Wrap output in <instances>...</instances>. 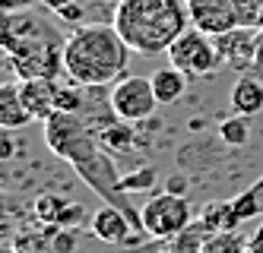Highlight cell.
Returning <instances> with one entry per match:
<instances>
[{"mask_svg":"<svg viewBox=\"0 0 263 253\" xmlns=\"http://www.w3.org/2000/svg\"><path fill=\"white\" fill-rule=\"evenodd\" d=\"M45 146L58 155L61 162H67L73 171H77V178L96 193L102 203L124 209L130 216V222L143 231L140 209L130 206L127 193L121 190L124 174L115 165V155L102 146L99 133L92 130V124L86 118H80V114H67V111L51 114V118L45 121Z\"/></svg>","mask_w":263,"mask_h":253,"instance_id":"1","label":"cell"},{"mask_svg":"<svg viewBox=\"0 0 263 253\" xmlns=\"http://www.w3.org/2000/svg\"><path fill=\"white\" fill-rule=\"evenodd\" d=\"M0 45H4L7 61L20 80H58V73L64 70L67 38L39 10L4 13Z\"/></svg>","mask_w":263,"mask_h":253,"instance_id":"2","label":"cell"},{"mask_svg":"<svg viewBox=\"0 0 263 253\" xmlns=\"http://www.w3.org/2000/svg\"><path fill=\"white\" fill-rule=\"evenodd\" d=\"M130 48L115 26H77L64 45V73L70 83L105 89L127 76Z\"/></svg>","mask_w":263,"mask_h":253,"instance_id":"3","label":"cell"},{"mask_svg":"<svg viewBox=\"0 0 263 253\" xmlns=\"http://www.w3.org/2000/svg\"><path fill=\"white\" fill-rule=\"evenodd\" d=\"M111 26L130 51L143 57L168 54L178 38L194 26L187 0H118Z\"/></svg>","mask_w":263,"mask_h":253,"instance_id":"4","label":"cell"},{"mask_svg":"<svg viewBox=\"0 0 263 253\" xmlns=\"http://www.w3.org/2000/svg\"><path fill=\"white\" fill-rule=\"evenodd\" d=\"M168 61L187 80H203V76H213L219 67H225L216 35H206L203 29H194V26L168 48Z\"/></svg>","mask_w":263,"mask_h":253,"instance_id":"5","label":"cell"},{"mask_svg":"<svg viewBox=\"0 0 263 253\" xmlns=\"http://www.w3.org/2000/svg\"><path fill=\"white\" fill-rule=\"evenodd\" d=\"M140 219H143V235L146 238L172 241V238H181L184 231L191 228L194 212H191L187 197H178V193L162 190L159 197H153L149 203H143Z\"/></svg>","mask_w":263,"mask_h":253,"instance_id":"6","label":"cell"},{"mask_svg":"<svg viewBox=\"0 0 263 253\" xmlns=\"http://www.w3.org/2000/svg\"><path fill=\"white\" fill-rule=\"evenodd\" d=\"M108 105H111V114H118V121L143 124L153 118L162 102H159L149 76H124V80H118L111 86Z\"/></svg>","mask_w":263,"mask_h":253,"instance_id":"7","label":"cell"},{"mask_svg":"<svg viewBox=\"0 0 263 253\" xmlns=\"http://www.w3.org/2000/svg\"><path fill=\"white\" fill-rule=\"evenodd\" d=\"M187 7H191L194 29H203L206 35H222L241 26L235 0H187Z\"/></svg>","mask_w":263,"mask_h":253,"instance_id":"8","label":"cell"},{"mask_svg":"<svg viewBox=\"0 0 263 253\" xmlns=\"http://www.w3.org/2000/svg\"><path fill=\"white\" fill-rule=\"evenodd\" d=\"M257 32L260 29H248V26H235L232 32L216 35V45L222 51V61L235 67L238 73H248L254 67L257 57Z\"/></svg>","mask_w":263,"mask_h":253,"instance_id":"9","label":"cell"},{"mask_svg":"<svg viewBox=\"0 0 263 253\" xmlns=\"http://www.w3.org/2000/svg\"><path fill=\"white\" fill-rule=\"evenodd\" d=\"M89 228H92V235L99 241H105V244H134V235H130V231H137V225L130 222V216L124 209L108 206V203L92 216Z\"/></svg>","mask_w":263,"mask_h":253,"instance_id":"10","label":"cell"},{"mask_svg":"<svg viewBox=\"0 0 263 253\" xmlns=\"http://www.w3.org/2000/svg\"><path fill=\"white\" fill-rule=\"evenodd\" d=\"M23 105L32 114V121H48L58 114V80H20Z\"/></svg>","mask_w":263,"mask_h":253,"instance_id":"11","label":"cell"},{"mask_svg":"<svg viewBox=\"0 0 263 253\" xmlns=\"http://www.w3.org/2000/svg\"><path fill=\"white\" fill-rule=\"evenodd\" d=\"M32 212H35V219H39L42 225H48V228H73L83 219V206L58 197V193H45V197H39L35 206H32Z\"/></svg>","mask_w":263,"mask_h":253,"instance_id":"12","label":"cell"},{"mask_svg":"<svg viewBox=\"0 0 263 253\" xmlns=\"http://www.w3.org/2000/svg\"><path fill=\"white\" fill-rule=\"evenodd\" d=\"M232 111L235 114H244V118H254V114L263 111V83L257 80V76H238L235 86H232Z\"/></svg>","mask_w":263,"mask_h":253,"instance_id":"13","label":"cell"},{"mask_svg":"<svg viewBox=\"0 0 263 253\" xmlns=\"http://www.w3.org/2000/svg\"><path fill=\"white\" fill-rule=\"evenodd\" d=\"M29 124H32V114L23 105L20 86L7 83L4 89H0V127L10 133V130H20V127H29Z\"/></svg>","mask_w":263,"mask_h":253,"instance_id":"14","label":"cell"},{"mask_svg":"<svg viewBox=\"0 0 263 253\" xmlns=\"http://www.w3.org/2000/svg\"><path fill=\"white\" fill-rule=\"evenodd\" d=\"M149 80H153V89H156L162 105L181 102L184 92H187V76L181 70H175V67H162V70H156L153 76H149Z\"/></svg>","mask_w":263,"mask_h":253,"instance_id":"15","label":"cell"},{"mask_svg":"<svg viewBox=\"0 0 263 253\" xmlns=\"http://www.w3.org/2000/svg\"><path fill=\"white\" fill-rule=\"evenodd\" d=\"M200 225L206 231H232V228H238L241 219L235 212V200L232 203H210L206 212H203V219H200Z\"/></svg>","mask_w":263,"mask_h":253,"instance_id":"16","label":"cell"},{"mask_svg":"<svg viewBox=\"0 0 263 253\" xmlns=\"http://www.w3.org/2000/svg\"><path fill=\"white\" fill-rule=\"evenodd\" d=\"M102 146L111 152V155H121V152H130L134 149V127H130L127 121H115L111 127H105L99 133Z\"/></svg>","mask_w":263,"mask_h":253,"instance_id":"17","label":"cell"},{"mask_svg":"<svg viewBox=\"0 0 263 253\" xmlns=\"http://www.w3.org/2000/svg\"><path fill=\"white\" fill-rule=\"evenodd\" d=\"M251 241H244L238 231H213L210 238L200 244V253H244Z\"/></svg>","mask_w":263,"mask_h":253,"instance_id":"18","label":"cell"},{"mask_svg":"<svg viewBox=\"0 0 263 253\" xmlns=\"http://www.w3.org/2000/svg\"><path fill=\"white\" fill-rule=\"evenodd\" d=\"M219 136H222V143L232 146V149L248 146V140H251V124H248V118H244V114H232V118H225L219 124Z\"/></svg>","mask_w":263,"mask_h":253,"instance_id":"19","label":"cell"},{"mask_svg":"<svg viewBox=\"0 0 263 253\" xmlns=\"http://www.w3.org/2000/svg\"><path fill=\"white\" fill-rule=\"evenodd\" d=\"M235 212L241 222H248L251 216H257V212H263V181L254 184L251 190H244L241 197L235 200Z\"/></svg>","mask_w":263,"mask_h":253,"instance_id":"20","label":"cell"},{"mask_svg":"<svg viewBox=\"0 0 263 253\" xmlns=\"http://www.w3.org/2000/svg\"><path fill=\"white\" fill-rule=\"evenodd\" d=\"M238 23L248 29H263V0H235Z\"/></svg>","mask_w":263,"mask_h":253,"instance_id":"21","label":"cell"},{"mask_svg":"<svg viewBox=\"0 0 263 253\" xmlns=\"http://www.w3.org/2000/svg\"><path fill=\"white\" fill-rule=\"evenodd\" d=\"M156 184V171L153 168H140V171H130L121 178V190L124 193H140V190H149Z\"/></svg>","mask_w":263,"mask_h":253,"instance_id":"22","label":"cell"},{"mask_svg":"<svg viewBox=\"0 0 263 253\" xmlns=\"http://www.w3.org/2000/svg\"><path fill=\"white\" fill-rule=\"evenodd\" d=\"M51 253H77V235L73 228H58L51 235Z\"/></svg>","mask_w":263,"mask_h":253,"instance_id":"23","label":"cell"},{"mask_svg":"<svg viewBox=\"0 0 263 253\" xmlns=\"http://www.w3.org/2000/svg\"><path fill=\"white\" fill-rule=\"evenodd\" d=\"M42 0H0V10L4 13H23V10H35Z\"/></svg>","mask_w":263,"mask_h":253,"instance_id":"24","label":"cell"},{"mask_svg":"<svg viewBox=\"0 0 263 253\" xmlns=\"http://www.w3.org/2000/svg\"><path fill=\"white\" fill-rule=\"evenodd\" d=\"M187 187H191V184H187V178H184V174H172V178H165V190H168V193H178V197H187Z\"/></svg>","mask_w":263,"mask_h":253,"instance_id":"25","label":"cell"},{"mask_svg":"<svg viewBox=\"0 0 263 253\" xmlns=\"http://www.w3.org/2000/svg\"><path fill=\"white\" fill-rule=\"evenodd\" d=\"M58 19H64V23H80V19H83V7L80 4H70V7H64L58 13Z\"/></svg>","mask_w":263,"mask_h":253,"instance_id":"26","label":"cell"},{"mask_svg":"<svg viewBox=\"0 0 263 253\" xmlns=\"http://www.w3.org/2000/svg\"><path fill=\"white\" fill-rule=\"evenodd\" d=\"M254 70L263 73V29L257 32V57H254Z\"/></svg>","mask_w":263,"mask_h":253,"instance_id":"27","label":"cell"},{"mask_svg":"<svg viewBox=\"0 0 263 253\" xmlns=\"http://www.w3.org/2000/svg\"><path fill=\"white\" fill-rule=\"evenodd\" d=\"M248 250H251V253H263V225L257 228V235L251 238V244H248Z\"/></svg>","mask_w":263,"mask_h":253,"instance_id":"28","label":"cell"},{"mask_svg":"<svg viewBox=\"0 0 263 253\" xmlns=\"http://www.w3.org/2000/svg\"><path fill=\"white\" fill-rule=\"evenodd\" d=\"M70 4H77V0H42V7H48V10H54V13H61V10L70 7Z\"/></svg>","mask_w":263,"mask_h":253,"instance_id":"29","label":"cell"},{"mask_svg":"<svg viewBox=\"0 0 263 253\" xmlns=\"http://www.w3.org/2000/svg\"><path fill=\"white\" fill-rule=\"evenodd\" d=\"M0 155H4V159H13V143H10V136H4V143H0Z\"/></svg>","mask_w":263,"mask_h":253,"instance_id":"30","label":"cell"},{"mask_svg":"<svg viewBox=\"0 0 263 253\" xmlns=\"http://www.w3.org/2000/svg\"><path fill=\"white\" fill-rule=\"evenodd\" d=\"M0 253H16V250H13V247H4V250H0Z\"/></svg>","mask_w":263,"mask_h":253,"instance_id":"31","label":"cell"}]
</instances>
